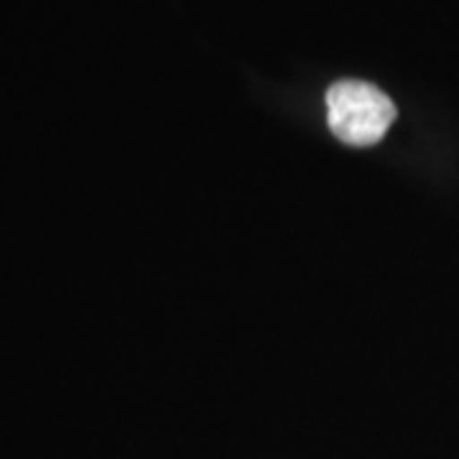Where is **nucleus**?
Instances as JSON below:
<instances>
[{"mask_svg":"<svg viewBox=\"0 0 459 459\" xmlns=\"http://www.w3.org/2000/svg\"><path fill=\"white\" fill-rule=\"evenodd\" d=\"M327 120L347 146H373L394 126L395 105L376 84L342 80L327 90Z\"/></svg>","mask_w":459,"mask_h":459,"instance_id":"obj_1","label":"nucleus"}]
</instances>
